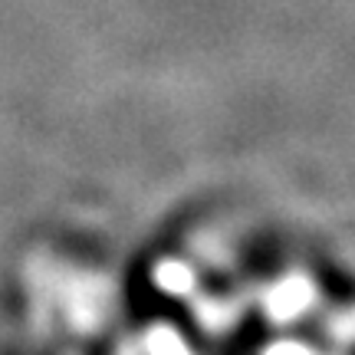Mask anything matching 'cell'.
<instances>
[{
    "label": "cell",
    "mask_w": 355,
    "mask_h": 355,
    "mask_svg": "<svg viewBox=\"0 0 355 355\" xmlns=\"http://www.w3.org/2000/svg\"><path fill=\"white\" fill-rule=\"evenodd\" d=\"M148 352L152 355H191L188 345L181 343V336L171 329H155L148 336Z\"/></svg>",
    "instance_id": "obj_3"
},
{
    "label": "cell",
    "mask_w": 355,
    "mask_h": 355,
    "mask_svg": "<svg viewBox=\"0 0 355 355\" xmlns=\"http://www.w3.org/2000/svg\"><path fill=\"white\" fill-rule=\"evenodd\" d=\"M309 300H313L309 283L300 279V277H293V279H283L277 290L270 293L266 309H270V316L273 319H293V316H300L306 306H309Z\"/></svg>",
    "instance_id": "obj_1"
},
{
    "label": "cell",
    "mask_w": 355,
    "mask_h": 355,
    "mask_svg": "<svg viewBox=\"0 0 355 355\" xmlns=\"http://www.w3.org/2000/svg\"><path fill=\"white\" fill-rule=\"evenodd\" d=\"M266 355H313V352H309V349H303V345L286 343V345H277V349H270Z\"/></svg>",
    "instance_id": "obj_4"
},
{
    "label": "cell",
    "mask_w": 355,
    "mask_h": 355,
    "mask_svg": "<svg viewBox=\"0 0 355 355\" xmlns=\"http://www.w3.org/2000/svg\"><path fill=\"white\" fill-rule=\"evenodd\" d=\"M155 283L165 293H184L191 290V270L181 263H162L155 270Z\"/></svg>",
    "instance_id": "obj_2"
}]
</instances>
